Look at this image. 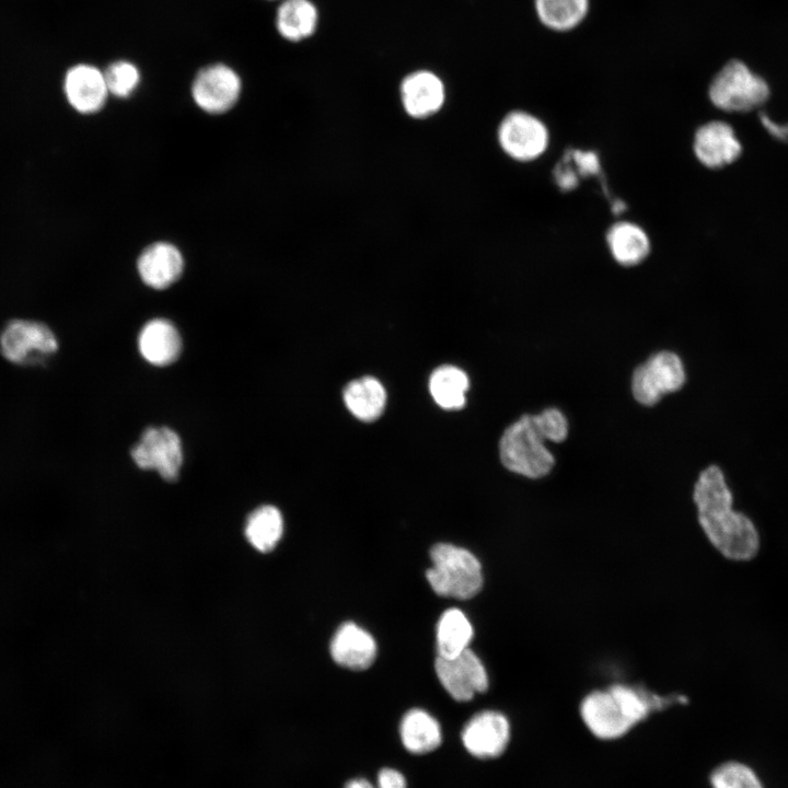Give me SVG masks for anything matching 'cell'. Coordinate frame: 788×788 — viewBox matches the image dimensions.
Instances as JSON below:
<instances>
[{
    "label": "cell",
    "instance_id": "obj_1",
    "mask_svg": "<svg viewBox=\"0 0 788 788\" xmlns=\"http://www.w3.org/2000/svg\"><path fill=\"white\" fill-rule=\"evenodd\" d=\"M698 523L712 547L726 559L753 560L762 546L754 521L733 508V496L723 472L710 465L700 472L693 491Z\"/></svg>",
    "mask_w": 788,
    "mask_h": 788
},
{
    "label": "cell",
    "instance_id": "obj_2",
    "mask_svg": "<svg viewBox=\"0 0 788 788\" xmlns=\"http://www.w3.org/2000/svg\"><path fill=\"white\" fill-rule=\"evenodd\" d=\"M665 703L667 699L639 688L615 684L588 694L580 704V716L595 738L611 741L627 734Z\"/></svg>",
    "mask_w": 788,
    "mask_h": 788
},
{
    "label": "cell",
    "instance_id": "obj_3",
    "mask_svg": "<svg viewBox=\"0 0 788 788\" xmlns=\"http://www.w3.org/2000/svg\"><path fill=\"white\" fill-rule=\"evenodd\" d=\"M547 440L537 415H523L502 433L499 442L501 463L506 468L529 478L547 475L554 464L546 449Z\"/></svg>",
    "mask_w": 788,
    "mask_h": 788
},
{
    "label": "cell",
    "instance_id": "obj_4",
    "mask_svg": "<svg viewBox=\"0 0 788 788\" xmlns=\"http://www.w3.org/2000/svg\"><path fill=\"white\" fill-rule=\"evenodd\" d=\"M430 557L432 566L427 570L426 577L437 594L466 600L480 591L482 566L471 552L440 543L431 548Z\"/></svg>",
    "mask_w": 788,
    "mask_h": 788
},
{
    "label": "cell",
    "instance_id": "obj_5",
    "mask_svg": "<svg viewBox=\"0 0 788 788\" xmlns=\"http://www.w3.org/2000/svg\"><path fill=\"white\" fill-rule=\"evenodd\" d=\"M59 349V340L46 323L16 317L0 331V355L14 366H36L50 359Z\"/></svg>",
    "mask_w": 788,
    "mask_h": 788
},
{
    "label": "cell",
    "instance_id": "obj_6",
    "mask_svg": "<svg viewBox=\"0 0 788 788\" xmlns=\"http://www.w3.org/2000/svg\"><path fill=\"white\" fill-rule=\"evenodd\" d=\"M711 103L727 112H748L761 106L769 95L763 78L753 73L742 61L727 62L709 84Z\"/></svg>",
    "mask_w": 788,
    "mask_h": 788
},
{
    "label": "cell",
    "instance_id": "obj_7",
    "mask_svg": "<svg viewBox=\"0 0 788 788\" xmlns=\"http://www.w3.org/2000/svg\"><path fill=\"white\" fill-rule=\"evenodd\" d=\"M239 72L224 62H212L195 74L190 92L194 103L205 113L223 114L230 111L242 93Z\"/></svg>",
    "mask_w": 788,
    "mask_h": 788
},
{
    "label": "cell",
    "instance_id": "obj_8",
    "mask_svg": "<svg viewBox=\"0 0 788 788\" xmlns=\"http://www.w3.org/2000/svg\"><path fill=\"white\" fill-rule=\"evenodd\" d=\"M684 382L685 371L680 357L671 351H660L635 369L631 392L638 403L652 406L662 395L679 391Z\"/></svg>",
    "mask_w": 788,
    "mask_h": 788
},
{
    "label": "cell",
    "instance_id": "obj_9",
    "mask_svg": "<svg viewBox=\"0 0 788 788\" xmlns=\"http://www.w3.org/2000/svg\"><path fill=\"white\" fill-rule=\"evenodd\" d=\"M501 149L512 159L529 162L540 158L547 149L549 134L545 124L524 111L505 116L498 128Z\"/></svg>",
    "mask_w": 788,
    "mask_h": 788
},
{
    "label": "cell",
    "instance_id": "obj_10",
    "mask_svg": "<svg viewBox=\"0 0 788 788\" xmlns=\"http://www.w3.org/2000/svg\"><path fill=\"white\" fill-rule=\"evenodd\" d=\"M138 467L154 470L165 480H175L183 464V449L178 434L167 427L147 428L131 450Z\"/></svg>",
    "mask_w": 788,
    "mask_h": 788
},
{
    "label": "cell",
    "instance_id": "obj_11",
    "mask_svg": "<svg viewBox=\"0 0 788 788\" xmlns=\"http://www.w3.org/2000/svg\"><path fill=\"white\" fill-rule=\"evenodd\" d=\"M434 668L440 683L455 700L467 702L488 687L486 669L470 648L453 658L437 657Z\"/></svg>",
    "mask_w": 788,
    "mask_h": 788
},
{
    "label": "cell",
    "instance_id": "obj_12",
    "mask_svg": "<svg viewBox=\"0 0 788 788\" xmlns=\"http://www.w3.org/2000/svg\"><path fill=\"white\" fill-rule=\"evenodd\" d=\"M62 90L68 104L84 115L100 112L109 96L104 71L88 62L76 63L66 71Z\"/></svg>",
    "mask_w": 788,
    "mask_h": 788
},
{
    "label": "cell",
    "instance_id": "obj_13",
    "mask_svg": "<svg viewBox=\"0 0 788 788\" xmlns=\"http://www.w3.org/2000/svg\"><path fill=\"white\" fill-rule=\"evenodd\" d=\"M510 734V723L505 715L485 710L467 721L462 731V741L470 754L488 760L506 751Z\"/></svg>",
    "mask_w": 788,
    "mask_h": 788
},
{
    "label": "cell",
    "instance_id": "obj_14",
    "mask_svg": "<svg viewBox=\"0 0 788 788\" xmlns=\"http://www.w3.org/2000/svg\"><path fill=\"white\" fill-rule=\"evenodd\" d=\"M399 91L406 113L415 118H425L437 113L445 99L442 80L434 72L425 69L408 73L402 80Z\"/></svg>",
    "mask_w": 788,
    "mask_h": 788
},
{
    "label": "cell",
    "instance_id": "obj_15",
    "mask_svg": "<svg viewBox=\"0 0 788 788\" xmlns=\"http://www.w3.org/2000/svg\"><path fill=\"white\" fill-rule=\"evenodd\" d=\"M693 148L698 161L710 169L732 163L742 151L733 129L723 121H709L700 126L695 132Z\"/></svg>",
    "mask_w": 788,
    "mask_h": 788
},
{
    "label": "cell",
    "instance_id": "obj_16",
    "mask_svg": "<svg viewBox=\"0 0 788 788\" xmlns=\"http://www.w3.org/2000/svg\"><path fill=\"white\" fill-rule=\"evenodd\" d=\"M141 280L153 289H166L184 270L182 252L172 243L155 242L147 246L137 260Z\"/></svg>",
    "mask_w": 788,
    "mask_h": 788
},
{
    "label": "cell",
    "instance_id": "obj_17",
    "mask_svg": "<svg viewBox=\"0 0 788 788\" xmlns=\"http://www.w3.org/2000/svg\"><path fill=\"white\" fill-rule=\"evenodd\" d=\"M329 650L337 664L355 671L368 669L376 657L374 638L352 622L336 630Z\"/></svg>",
    "mask_w": 788,
    "mask_h": 788
},
{
    "label": "cell",
    "instance_id": "obj_18",
    "mask_svg": "<svg viewBox=\"0 0 788 788\" xmlns=\"http://www.w3.org/2000/svg\"><path fill=\"white\" fill-rule=\"evenodd\" d=\"M320 12L312 0H279L275 12V28L289 43L312 37L318 27Z\"/></svg>",
    "mask_w": 788,
    "mask_h": 788
},
{
    "label": "cell",
    "instance_id": "obj_19",
    "mask_svg": "<svg viewBox=\"0 0 788 788\" xmlns=\"http://www.w3.org/2000/svg\"><path fill=\"white\" fill-rule=\"evenodd\" d=\"M138 347L149 363L164 367L174 362L182 349V339L176 327L165 318L149 321L140 331Z\"/></svg>",
    "mask_w": 788,
    "mask_h": 788
},
{
    "label": "cell",
    "instance_id": "obj_20",
    "mask_svg": "<svg viewBox=\"0 0 788 788\" xmlns=\"http://www.w3.org/2000/svg\"><path fill=\"white\" fill-rule=\"evenodd\" d=\"M537 22L547 31L567 34L588 19L591 0H533Z\"/></svg>",
    "mask_w": 788,
    "mask_h": 788
},
{
    "label": "cell",
    "instance_id": "obj_21",
    "mask_svg": "<svg viewBox=\"0 0 788 788\" xmlns=\"http://www.w3.org/2000/svg\"><path fill=\"white\" fill-rule=\"evenodd\" d=\"M606 243L613 258L623 266H635L644 262L650 253V241L638 224L619 221L606 233Z\"/></svg>",
    "mask_w": 788,
    "mask_h": 788
},
{
    "label": "cell",
    "instance_id": "obj_22",
    "mask_svg": "<svg viewBox=\"0 0 788 788\" xmlns=\"http://www.w3.org/2000/svg\"><path fill=\"white\" fill-rule=\"evenodd\" d=\"M399 735L405 749L414 754L429 753L436 750L442 740L439 722L419 708L410 709L404 715Z\"/></svg>",
    "mask_w": 788,
    "mask_h": 788
},
{
    "label": "cell",
    "instance_id": "obj_23",
    "mask_svg": "<svg viewBox=\"0 0 788 788\" xmlns=\"http://www.w3.org/2000/svg\"><path fill=\"white\" fill-rule=\"evenodd\" d=\"M344 401L350 413L360 420L372 421L383 412L386 393L373 376L351 381L344 390Z\"/></svg>",
    "mask_w": 788,
    "mask_h": 788
},
{
    "label": "cell",
    "instance_id": "obj_24",
    "mask_svg": "<svg viewBox=\"0 0 788 788\" xmlns=\"http://www.w3.org/2000/svg\"><path fill=\"white\" fill-rule=\"evenodd\" d=\"M473 627L459 609L444 611L437 626L438 657L453 658L468 648L473 638Z\"/></svg>",
    "mask_w": 788,
    "mask_h": 788
},
{
    "label": "cell",
    "instance_id": "obj_25",
    "mask_svg": "<svg viewBox=\"0 0 788 788\" xmlns=\"http://www.w3.org/2000/svg\"><path fill=\"white\" fill-rule=\"evenodd\" d=\"M283 532L281 512L274 506H260L248 515L245 522V536L258 552L273 551Z\"/></svg>",
    "mask_w": 788,
    "mask_h": 788
},
{
    "label": "cell",
    "instance_id": "obj_26",
    "mask_svg": "<svg viewBox=\"0 0 788 788\" xmlns=\"http://www.w3.org/2000/svg\"><path fill=\"white\" fill-rule=\"evenodd\" d=\"M468 389L466 373L454 366H441L430 375L429 390L434 402L444 409H459L465 404Z\"/></svg>",
    "mask_w": 788,
    "mask_h": 788
},
{
    "label": "cell",
    "instance_id": "obj_27",
    "mask_svg": "<svg viewBox=\"0 0 788 788\" xmlns=\"http://www.w3.org/2000/svg\"><path fill=\"white\" fill-rule=\"evenodd\" d=\"M103 71L109 95L126 99L132 95L140 85V69L131 60H114Z\"/></svg>",
    "mask_w": 788,
    "mask_h": 788
},
{
    "label": "cell",
    "instance_id": "obj_28",
    "mask_svg": "<svg viewBox=\"0 0 788 788\" xmlns=\"http://www.w3.org/2000/svg\"><path fill=\"white\" fill-rule=\"evenodd\" d=\"M709 784L711 788H764L757 774L738 761L718 765L709 776Z\"/></svg>",
    "mask_w": 788,
    "mask_h": 788
},
{
    "label": "cell",
    "instance_id": "obj_29",
    "mask_svg": "<svg viewBox=\"0 0 788 788\" xmlns=\"http://www.w3.org/2000/svg\"><path fill=\"white\" fill-rule=\"evenodd\" d=\"M547 440L561 442L568 434L566 416L557 408H546L537 415Z\"/></svg>",
    "mask_w": 788,
    "mask_h": 788
},
{
    "label": "cell",
    "instance_id": "obj_30",
    "mask_svg": "<svg viewBox=\"0 0 788 788\" xmlns=\"http://www.w3.org/2000/svg\"><path fill=\"white\" fill-rule=\"evenodd\" d=\"M566 157L577 167L579 176L598 175L600 172L599 158L592 151L569 150Z\"/></svg>",
    "mask_w": 788,
    "mask_h": 788
},
{
    "label": "cell",
    "instance_id": "obj_31",
    "mask_svg": "<svg viewBox=\"0 0 788 788\" xmlns=\"http://www.w3.org/2000/svg\"><path fill=\"white\" fill-rule=\"evenodd\" d=\"M376 788H407V785L402 773L394 768L385 767L378 774Z\"/></svg>",
    "mask_w": 788,
    "mask_h": 788
},
{
    "label": "cell",
    "instance_id": "obj_32",
    "mask_svg": "<svg viewBox=\"0 0 788 788\" xmlns=\"http://www.w3.org/2000/svg\"><path fill=\"white\" fill-rule=\"evenodd\" d=\"M761 120L770 135H773L779 140L788 141V124L778 125L769 117H767L764 113L763 115H761Z\"/></svg>",
    "mask_w": 788,
    "mask_h": 788
},
{
    "label": "cell",
    "instance_id": "obj_33",
    "mask_svg": "<svg viewBox=\"0 0 788 788\" xmlns=\"http://www.w3.org/2000/svg\"><path fill=\"white\" fill-rule=\"evenodd\" d=\"M345 788H376L369 780L364 778H355L349 780Z\"/></svg>",
    "mask_w": 788,
    "mask_h": 788
},
{
    "label": "cell",
    "instance_id": "obj_34",
    "mask_svg": "<svg viewBox=\"0 0 788 788\" xmlns=\"http://www.w3.org/2000/svg\"><path fill=\"white\" fill-rule=\"evenodd\" d=\"M267 1H275V0H267ZM279 1V0H278Z\"/></svg>",
    "mask_w": 788,
    "mask_h": 788
}]
</instances>
